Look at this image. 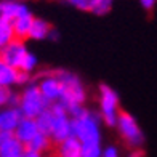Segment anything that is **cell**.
Segmentation results:
<instances>
[{
  "mask_svg": "<svg viewBox=\"0 0 157 157\" xmlns=\"http://www.w3.org/2000/svg\"><path fill=\"white\" fill-rule=\"evenodd\" d=\"M72 116V136L82 143V157H101L99 116L85 108H78Z\"/></svg>",
  "mask_w": 157,
  "mask_h": 157,
  "instance_id": "1",
  "label": "cell"
},
{
  "mask_svg": "<svg viewBox=\"0 0 157 157\" xmlns=\"http://www.w3.org/2000/svg\"><path fill=\"white\" fill-rule=\"evenodd\" d=\"M55 74L59 77L63 83V95L59 103L71 114L75 112L78 108H83V103L87 99V91H85L80 78L72 72H67V71H58Z\"/></svg>",
  "mask_w": 157,
  "mask_h": 157,
  "instance_id": "2",
  "label": "cell"
},
{
  "mask_svg": "<svg viewBox=\"0 0 157 157\" xmlns=\"http://www.w3.org/2000/svg\"><path fill=\"white\" fill-rule=\"evenodd\" d=\"M48 106L50 104L45 101L44 95L40 93L37 83L26 85V88L21 93V101H19V111L23 112V117L37 119Z\"/></svg>",
  "mask_w": 157,
  "mask_h": 157,
  "instance_id": "3",
  "label": "cell"
},
{
  "mask_svg": "<svg viewBox=\"0 0 157 157\" xmlns=\"http://www.w3.org/2000/svg\"><path fill=\"white\" fill-rule=\"evenodd\" d=\"M99 111L101 119L108 127H117L119 122V95L108 85L99 87Z\"/></svg>",
  "mask_w": 157,
  "mask_h": 157,
  "instance_id": "4",
  "label": "cell"
},
{
  "mask_svg": "<svg viewBox=\"0 0 157 157\" xmlns=\"http://www.w3.org/2000/svg\"><path fill=\"white\" fill-rule=\"evenodd\" d=\"M117 130H119L120 138L133 149L141 147L143 143H144V135H143L140 125L136 124L135 117L130 116L128 112H120L119 122H117Z\"/></svg>",
  "mask_w": 157,
  "mask_h": 157,
  "instance_id": "5",
  "label": "cell"
},
{
  "mask_svg": "<svg viewBox=\"0 0 157 157\" xmlns=\"http://www.w3.org/2000/svg\"><path fill=\"white\" fill-rule=\"evenodd\" d=\"M53 114H55V125L52 132V140L55 143H59L72 136V116L71 112L64 108L61 103L50 104Z\"/></svg>",
  "mask_w": 157,
  "mask_h": 157,
  "instance_id": "6",
  "label": "cell"
},
{
  "mask_svg": "<svg viewBox=\"0 0 157 157\" xmlns=\"http://www.w3.org/2000/svg\"><path fill=\"white\" fill-rule=\"evenodd\" d=\"M39 88H40V93L44 95L45 101L48 104H55V103H59L61 95H63V83L59 80V77L56 74H48L44 75L39 80Z\"/></svg>",
  "mask_w": 157,
  "mask_h": 157,
  "instance_id": "7",
  "label": "cell"
},
{
  "mask_svg": "<svg viewBox=\"0 0 157 157\" xmlns=\"http://www.w3.org/2000/svg\"><path fill=\"white\" fill-rule=\"evenodd\" d=\"M27 53L29 52H27L26 45L23 44V40L15 39L11 44H8L2 52H0V59H3L5 63H8L10 66L19 69L21 64H23V59L26 58Z\"/></svg>",
  "mask_w": 157,
  "mask_h": 157,
  "instance_id": "8",
  "label": "cell"
},
{
  "mask_svg": "<svg viewBox=\"0 0 157 157\" xmlns=\"http://www.w3.org/2000/svg\"><path fill=\"white\" fill-rule=\"evenodd\" d=\"M26 146L21 143L15 133L0 132V157H21Z\"/></svg>",
  "mask_w": 157,
  "mask_h": 157,
  "instance_id": "9",
  "label": "cell"
},
{
  "mask_svg": "<svg viewBox=\"0 0 157 157\" xmlns=\"http://www.w3.org/2000/svg\"><path fill=\"white\" fill-rule=\"evenodd\" d=\"M34 16L31 10L27 8L26 5H23L21 11L18 13V16L13 19V31H15V35L16 39L23 40V39H29V32H31V27H32V23H34Z\"/></svg>",
  "mask_w": 157,
  "mask_h": 157,
  "instance_id": "10",
  "label": "cell"
},
{
  "mask_svg": "<svg viewBox=\"0 0 157 157\" xmlns=\"http://www.w3.org/2000/svg\"><path fill=\"white\" fill-rule=\"evenodd\" d=\"M21 119H23V112L19 111V108H13V106L2 108L0 109V132L15 133Z\"/></svg>",
  "mask_w": 157,
  "mask_h": 157,
  "instance_id": "11",
  "label": "cell"
},
{
  "mask_svg": "<svg viewBox=\"0 0 157 157\" xmlns=\"http://www.w3.org/2000/svg\"><path fill=\"white\" fill-rule=\"evenodd\" d=\"M39 133H40V130L37 127L35 119H29V117H23V119H21L19 125L16 127V130H15L16 138L23 143L24 146L29 144V143L37 136Z\"/></svg>",
  "mask_w": 157,
  "mask_h": 157,
  "instance_id": "12",
  "label": "cell"
},
{
  "mask_svg": "<svg viewBox=\"0 0 157 157\" xmlns=\"http://www.w3.org/2000/svg\"><path fill=\"white\" fill-rule=\"evenodd\" d=\"M58 157H82V143L75 136L61 141L58 144Z\"/></svg>",
  "mask_w": 157,
  "mask_h": 157,
  "instance_id": "13",
  "label": "cell"
},
{
  "mask_svg": "<svg viewBox=\"0 0 157 157\" xmlns=\"http://www.w3.org/2000/svg\"><path fill=\"white\" fill-rule=\"evenodd\" d=\"M21 8H23V3L19 0H0V21L13 23Z\"/></svg>",
  "mask_w": 157,
  "mask_h": 157,
  "instance_id": "14",
  "label": "cell"
},
{
  "mask_svg": "<svg viewBox=\"0 0 157 157\" xmlns=\"http://www.w3.org/2000/svg\"><path fill=\"white\" fill-rule=\"evenodd\" d=\"M18 74H19V69L10 66L3 59H0V87L10 88L11 85L18 83Z\"/></svg>",
  "mask_w": 157,
  "mask_h": 157,
  "instance_id": "15",
  "label": "cell"
},
{
  "mask_svg": "<svg viewBox=\"0 0 157 157\" xmlns=\"http://www.w3.org/2000/svg\"><path fill=\"white\" fill-rule=\"evenodd\" d=\"M52 26H50L45 19H40V18H35L32 27H31V32H29V39L32 40H45L50 37L52 34Z\"/></svg>",
  "mask_w": 157,
  "mask_h": 157,
  "instance_id": "16",
  "label": "cell"
},
{
  "mask_svg": "<svg viewBox=\"0 0 157 157\" xmlns=\"http://www.w3.org/2000/svg\"><path fill=\"white\" fill-rule=\"evenodd\" d=\"M35 122H37V127H39L40 133H45V135H48V136H52L53 125H55V114H53L50 106L35 119Z\"/></svg>",
  "mask_w": 157,
  "mask_h": 157,
  "instance_id": "17",
  "label": "cell"
},
{
  "mask_svg": "<svg viewBox=\"0 0 157 157\" xmlns=\"http://www.w3.org/2000/svg\"><path fill=\"white\" fill-rule=\"evenodd\" d=\"M15 39H16V35H15V31H13L11 23H8V21H0V52L8 44H11Z\"/></svg>",
  "mask_w": 157,
  "mask_h": 157,
  "instance_id": "18",
  "label": "cell"
},
{
  "mask_svg": "<svg viewBox=\"0 0 157 157\" xmlns=\"http://www.w3.org/2000/svg\"><path fill=\"white\" fill-rule=\"evenodd\" d=\"M52 141H53L52 136H48V135H45V133H39L26 147H31V149H35V151L45 152V151L50 149V146H52Z\"/></svg>",
  "mask_w": 157,
  "mask_h": 157,
  "instance_id": "19",
  "label": "cell"
},
{
  "mask_svg": "<svg viewBox=\"0 0 157 157\" xmlns=\"http://www.w3.org/2000/svg\"><path fill=\"white\" fill-rule=\"evenodd\" d=\"M63 2L72 5V6H75V8L82 10V11H91L93 13L96 0H63Z\"/></svg>",
  "mask_w": 157,
  "mask_h": 157,
  "instance_id": "20",
  "label": "cell"
},
{
  "mask_svg": "<svg viewBox=\"0 0 157 157\" xmlns=\"http://www.w3.org/2000/svg\"><path fill=\"white\" fill-rule=\"evenodd\" d=\"M35 66H37V58H35V55L34 53H27L26 55V58L23 59V64H21V67L19 71H24V72H32V71L35 69Z\"/></svg>",
  "mask_w": 157,
  "mask_h": 157,
  "instance_id": "21",
  "label": "cell"
},
{
  "mask_svg": "<svg viewBox=\"0 0 157 157\" xmlns=\"http://www.w3.org/2000/svg\"><path fill=\"white\" fill-rule=\"evenodd\" d=\"M112 2H114V0H96L93 13H95V15H106V13L111 10Z\"/></svg>",
  "mask_w": 157,
  "mask_h": 157,
  "instance_id": "22",
  "label": "cell"
},
{
  "mask_svg": "<svg viewBox=\"0 0 157 157\" xmlns=\"http://www.w3.org/2000/svg\"><path fill=\"white\" fill-rule=\"evenodd\" d=\"M10 96H11V91L8 88H3L0 87V109L2 108H6L10 103Z\"/></svg>",
  "mask_w": 157,
  "mask_h": 157,
  "instance_id": "23",
  "label": "cell"
},
{
  "mask_svg": "<svg viewBox=\"0 0 157 157\" xmlns=\"http://www.w3.org/2000/svg\"><path fill=\"white\" fill-rule=\"evenodd\" d=\"M101 157H120V155H119L117 147L108 146V147H104V149H103V155H101Z\"/></svg>",
  "mask_w": 157,
  "mask_h": 157,
  "instance_id": "24",
  "label": "cell"
},
{
  "mask_svg": "<svg viewBox=\"0 0 157 157\" xmlns=\"http://www.w3.org/2000/svg\"><path fill=\"white\" fill-rule=\"evenodd\" d=\"M21 157H44V152L35 151V149H31V147H26Z\"/></svg>",
  "mask_w": 157,
  "mask_h": 157,
  "instance_id": "25",
  "label": "cell"
},
{
  "mask_svg": "<svg viewBox=\"0 0 157 157\" xmlns=\"http://www.w3.org/2000/svg\"><path fill=\"white\" fill-rule=\"evenodd\" d=\"M29 72H24V71H19V74H18V83L19 85H24L29 82Z\"/></svg>",
  "mask_w": 157,
  "mask_h": 157,
  "instance_id": "26",
  "label": "cell"
},
{
  "mask_svg": "<svg viewBox=\"0 0 157 157\" xmlns=\"http://www.w3.org/2000/svg\"><path fill=\"white\" fill-rule=\"evenodd\" d=\"M140 3L144 10H152L157 3V0H140Z\"/></svg>",
  "mask_w": 157,
  "mask_h": 157,
  "instance_id": "27",
  "label": "cell"
},
{
  "mask_svg": "<svg viewBox=\"0 0 157 157\" xmlns=\"http://www.w3.org/2000/svg\"><path fill=\"white\" fill-rule=\"evenodd\" d=\"M128 157H144V152H143L140 147H136V149H133V151L130 152V155H128Z\"/></svg>",
  "mask_w": 157,
  "mask_h": 157,
  "instance_id": "28",
  "label": "cell"
},
{
  "mask_svg": "<svg viewBox=\"0 0 157 157\" xmlns=\"http://www.w3.org/2000/svg\"><path fill=\"white\" fill-rule=\"evenodd\" d=\"M48 39H52V40H58V39H59V34H58V31H55V29H53Z\"/></svg>",
  "mask_w": 157,
  "mask_h": 157,
  "instance_id": "29",
  "label": "cell"
}]
</instances>
